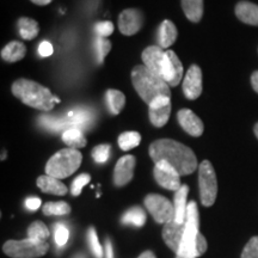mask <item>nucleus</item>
Masks as SVG:
<instances>
[{
    "label": "nucleus",
    "mask_w": 258,
    "mask_h": 258,
    "mask_svg": "<svg viewBox=\"0 0 258 258\" xmlns=\"http://www.w3.org/2000/svg\"><path fill=\"white\" fill-rule=\"evenodd\" d=\"M138 258H157V257H156V254L152 252V251H145V252L141 253Z\"/></svg>",
    "instance_id": "nucleus-46"
},
{
    "label": "nucleus",
    "mask_w": 258,
    "mask_h": 258,
    "mask_svg": "<svg viewBox=\"0 0 258 258\" xmlns=\"http://www.w3.org/2000/svg\"><path fill=\"white\" fill-rule=\"evenodd\" d=\"M69 122L74 128H86L91 124L92 115L89 110L85 109H78V110H71L69 112Z\"/></svg>",
    "instance_id": "nucleus-28"
},
{
    "label": "nucleus",
    "mask_w": 258,
    "mask_h": 258,
    "mask_svg": "<svg viewBox=\"0 0 258 258\" xmlns=\"http://www.w3.org/2000/svg\"><path fill=\"white\" fill-rule=\"evenodd\" d=\"M185 233L183 238L182 244H180L179 251L176 256L185 257V258H198L196 253V238L200 233V219H199V209L196 202L190 201L186 208V218H185Z\"/></svg>",
    "instance_id": "nucleus-5"
},
{
    "label": "nucleus",
    "mask_w": 258,
    "mask_h": 258,
    "mask_svg": "<svg viewBox=\"0 0 258 258\" xmlns=\"http://www.w3.org/2000/svg\"><path fill=\"white\" fill-rule=\"evenodd\" d=\"M106 103L112 115H118L125 104V96L118 90L110 89L106 91Z\"/></svg>",
    "instance_id": "nucleus-26"
},
{
    "label": "nucleus",
    "mask_w": 258,
    "mask_h": 258,
    "mask_svg": "<svg viewBox=\"0 0 258 258\" xmlns=\"http://www.w3.org/2000/svg\"><path fill=\"white\" fill-rule=\"evenodd\" d=\"M118 146L122 151H129L141 143V135L138 132H124L118 137Z\"/></svg>",
    "instance_id": "nucleus-29"
},
{
    "label": "nucleus",
    "mask_w": 258,
    "mask_h": 258,
    "mask_svg": "<svg viewBox=\"0 0 258 258\" xmlns=\"http://www.w3.org/2000/svg\"><path fill=\"white\" fill-rule=\"evenodd\" d=\"M254 134H256V137L258 139V123H256V125H254Z\"/></svg>",
    "instance_id": "nucleus-47"
},
{
    "label": "nucleus",
    "mask_w": 258,
    "mask_h": 258,
    "mask_svg": "<svg viewBox=\"0 0 258 258\" xmlns=\"http://www.w3.org/2000/svg\"><path fill=\"white\" fill-rule=\"evenodd\" d=\"M188 192L189 186L182 185L175 194V202H173V206H175V221L178 222V224L185 222L186 208H188V205H186Z\"/></svg>",
    "instance_id": "nucleus-21"
},
{
    "label": "nucleus",
    "mask_w": 258,
    "mask_h": 258,
    "mask_svg": "<svg viewBox=\"0 0 258 258\" xmlns=\"http://www.w3.org/2000/svg\"><path fill=\"white\" fill-rule=\"evenodd\" d=\"M132 83L135 91L147 105L159 97L171 98L169 84L148 70L145 64H138L132 70Z\"/></svg>",
    "instance_id": "nucleus-3"
},
{
    "label": "nucleus",
    "mask_w": 258,
    "mask_h": 258,
    "mask_svg": "<svg viewBox=\"0 0 258 258\" xmlns=\"http://www.w3.org/2000/svg\"><path fill=\"white\" fill-rule=\"evenodd\" d=\"M74 258H85V256H84V254H77Z\"/></svg>",
    "instance_id": "nucleus-48"
},
{
    "label": "nucleus",
    "mask_w": 258,
    "mask_h": 258,
    "mask_svg": "<svg viewBox=\"0 0 258 258\" xmlns=\"http://www.w3.org/2000/svg\"><path fill=\"white\" fill-rule=\"evenodd\" d=\"M70 238V231L63 224L54 225V240L59 247H62L66 245Z\"/></svg>",
    "instance_id": "nucleus-34"
},
{
    "label": "nucleus",
    "mask_w": 258,
    "mask_h": 258,
    "mask_svg": "<svg viewBox=\"0 0 258 258\" xmlns=\"http://www.w3.org/2000/svg\"><path fill=\"white\" fill-rule=\"evenodd\" d=\"M207 240H206V238L203 237L201 233H199L198 238H196V253H198V257L202 256L203 253L207 251Z\"/></svg>",
    "instance_id": "nucleus-40"
},
{
    "label": "nucleus",
    "mask_w": 258,
    "mask_h": 258,
    "mask_svg": "<svg viewBox=\"0 0 258 258\" xmlns=\"http://www.w3.org/2000/svg\"><path fill=\"white\" fill-rule=\"evenodd\" d=\"M49 250L47 241L30 239L9 240L3 246L4 253L11 258H37L46 254Z\"/></svg>",
    "instance_id": "nucleus-6"
},
{
    "label": "nucleus",
    "mask_w": 258,
    "mask_h": 258,
    "mask_svg": "<svg viewBox=\"0 0 258 258\" xmlns=\"http://www.w3.org/2000/svg\"><path fill=\"white\" fill-rule=\"evenodd\" d=\"M71 213V207L69 203L60 201V202H47L43 206V214L47 217L55 215V217H61V215H67Z\"/></svg>",
    "instance_id": "nucleus-30"
},
{
    "label": "nucleus",
    "mask_w": 258,
    "mask_h": 258,
    "mask_svg": "<svg viewBox=\"0 0 258 258\" xmlns=\"http://www.w3.org/2000/svg\"><path fill=\"white\" fill-rule=\"evenodd\" d=\"M145 207L158 224L165 225L175 220V206L164 196L150 194L145 199Z\"/></svg>",
    "instance_id": "nucleus-8"
},
{
    "label": "nucleus",
    "mask_w": 258,
    "mask_h": 258,
    "mask_svg": "<svg viewBox=\"0 0 258 258\" xmlns=\"http://www.w3.org/2000/svg\"><path fill=\"white\" fill-rule=\"evenodd\" d=\"M6 157V152L5 153H3V156H2V160H4V158Z\"/></svg>",
    "instance_id": "nucleus-49"
},
{
    "label": "nucleus",
    "mask_w": 258,
    "mask_h": 258,
    "mask_svg": "<svg viewBox=\"0 0 258 258\" xmlns=\"http://www.w3.org/2000/svg\"><path fill=\"white\" fill-rule=\"evenodd\" d=\"M19 35H21L22 38L24 40H34L35 37L37 36L38 32H40V27H38V23L35 19L28 18V17H22L18 19L17 22Z\"/></svg>",
    "instance_id": "nucleus-25"
},
{
    "label": "nucleus",
    "mask_w": 258,
    "mask_h": 258,
    "mask_svg": "<svg viewBox=\"0 0 258 258\" xmlns=\"http://www.w3.org/2000/svg\"><path fill=\"white\" fill-rule=\"evenodd\" d=\"M61 137H62L63 143L69 146V148H74V150L85 147L86 144H88L85 137H84L83 131L79 128L71 127L64 129Z\"/></svg>",
    "instance_id": "nucleus-23"
},
{
    "label": "nucleus",
    "mask_w": 258,
    "mask_h": 258,
    "mask_svg": "<svg viewBox=\"0 0 258 258\" xmlns=\"http://www.w3.org/2000/svg\"><path fill=\"white\" fill-rule=\"evenodd\" d=\"M54 53V48L48 41H43L41 42L40 46H38V54L42 57H48L50 56L51 54Z\"/></svg>",
    "instance_id": "nucleus-41"
},
{
    "label": "nucleus",
    "mask_w": 258,
    "mask_h": 258,
    "mask_svg": "<svg viewBox=\"0 0 258 258\" xmlns=\"http://www.w3.org/2000/svg\"><path fill=\"white\" fill-rule=\"evenodd\" d=\"M150 156L154 163L166 161L180 176L192 173L198 167V159L191 148L172 140V139H159L150 146Z\"/></svg>",
    "instance_id": "nucleus-1"
},
{
    "label": "nucleus",
    "mask_w": 258,
    "mask_h": 258,
    "mask_svg": "<svg viewBox=\"0 0 258 258\" xmlns=\"http://www.w3.org/2000/svg\"><path fill=\"white\" fill-rule=\"evenodd\" d=\"M91 180V176L89 173H83L77 177L76 179L73 180L72 185H71V192H72L73 196H79L82 194V190L84 186H85Z\"/></svg>",
    "instance_id": "nucleus-36"
},
{
    "label": "nucleus",
    "mask_w": 258,
    "mask_h": 258,
    "mask_svg": "<svg viewBox=\"0 0 258 258\" xmlns=\"http://www.w3.org/2000/svg\"><path fill=\"white\" fill-rule=\"evenodd\" d=\"M82 161L83 156L78 150H74V148L60 150L48 160L46 173L57 179L67 178L79 169Z\"/></svg>",
    "instance_id": "nucleus-4"
},
{
    "label": "nucleus",
    "mask_w": 258,
    "mask_h": 258,
    "mask_svg": "<svg viewBox=\"0 0 258 258\" xmlns=\"http://www.w3.org/2000/svg\"><path fill=\"white\" fill-rule=\"evenodd\" d=\"M89 243H90V247H91L93 256H95L96 258H102L103 257V249H102L101 244H99L98 237H97V233L93 227H91L89 230Z\"/></svg>",
    "instance_id": "nucleus-37"
},
{
    "label": "nucleus",
    "mask_w": 258,
    "mask_h": 258,
    "mask_svg": "<svg viewBox=\"0 0 258 258\" xmlns=\"http://www.w3.org/2000/svg\"><path fill=\"white\" fill-rule=\"evenodd\" d=\"M12 93L22 103L41 111H50L54 105L61 102L49 89L29 79L16 80L12 84Z\"/></svg>",
    "instance_id": "nucleus-2"
},
{
    "label": "nucleus",
    "mask_w": 258,
    "mask_h": 258,
    "mask_svg": "<svg viewBox=\"0 0 258 258\" xmlns=\"http://www.w3.org/2000/svg\"><path fill=\"white\" fill-rule=\"evenodd\" d=\"M186 224H178L175 220L167 222L163 228V239L165 244L170 247L173 252L177 253L179 251L180 244H182L183 238H184Z\"/></svg>",
    "instance_id": "nucleus-15"
},
{
    "label": "nucleus",
    "mask_w": 258,
    "mask_h": 258,
    "mask_svg": "<svg viewBox=\"0 0 258 258\" xmlns=\"http://www.w3.org/2000/svg\"><path fill=\"white\" fill-rule=\"evenodd\" d=\"M177 120L183 131L186 132L191 137H201L203 133V123L201 118L190 109H180L177 112Z\"/></svg>",
    "instance_id": "nucleus-16"
},
{
    "label": "nucleus",
    "mask_w": 258,
    "mask_h": 258,
    "mask_svg": "<svg viewBox=\"0 0 258 258\" xmlns=\"http://www.w3.org/2000/svg\"><path fill=\"white\" fill-rule=\"evenodd\" d=\"M251 85H252V89L258 93V71L252 73L251 76Z\"/></svg>",
    "instance_id": "nucleus-43"
},
{
    "label": "nucleus",
    "mask_w": 258,
    "mask_h": 258,
    "mask_svg": "<svg viewBox=\"0 0 258 258\" xmlns=\"http://www.w3.org/2000/svg\"><path fill=\"white\" fill-rule=\"evenodd\" d=\"M180 175L175 170V167L171 166L169 163L161 160L156 163L154 166V178L157 183L164 189L173 190L177 191L180 186Z\"/></svg>",
    "instance_id": "nucleus-9"
},
{
    "label": "nucleus",
    "mask_w": 258,
    "mask_h": 258,
    "mask_svg": "<svg viewBox=\"0 0 258 258\" xmlns=\"http://www.w3.org/2000/svg\"><path fill=\"white\" fill-rule=\"evenodd\" d=\"M171 114V102L169 97H159L148 104V115L154 127H163L167 123Z\"/></svg>",
    "instance_id": "nucleus-12"
},
{
    "label": "nucleus",
    "mask_w": 258,
    "mask_h": 258,
    "mask_svg": "<svg viewBox=\"0 0 258 258\" xmlns=\"http://www.w3.org/2000/svg\"><path fill=\"white\" fill-rule=\"evenodd\" d=\"M27 47L22 42L12 41L2 49V59L6 62H17L25 56Z\"/></svg>",
    "instance_id": "nucleus-22"
},
{
    "label": "nucleus",
    "mask_w": 258,
    "mask_h": 258,
    "mask_svg": "<svg viewBox=\"0 0 258 258\" xmlns=\"http://www.w3.org/2000/svg\"><path fill=\"white\" fill-rule=\"evenodd\" d=\"M111 153V146L108 144L98 145L92 150V158L96 163L104 164L110 158Z\"/></svg>",
    "instance_id": "nucleus-32"
},
{
    "label": "nucleus",
    "mask_w": 258,
    "mask_h": 258,
    "mask_svg": "<svg viewBox=\"0 0 258 258\" xmlns=\"http://www.w3.org/2000/svg\"><path fill=\"white\" fill-rule=\"evenodd\" d=\"M183 77V64L179 57L172 50L165 51V60L163 64V73L161 78L169 84L170 88H175L178 85Z\"/></svg>",
    "instance_id": "nucleus-10"
},
{
    "label": "nucleus",
    "mask_w": 258,
    "mask_h": 258,
    "mask_svg": "<svg viewBox=\"0 0 258 258\" xmlns=\"http://www.w3.org/2000/svg\"><path fill=\"white\" fill-rule=\"evenodd\" d=\"M145 66L148 70L152 71L154 74L159 76L161 78V73H163V64L165 60V51L163 48L159 46H150L143 51L141 55Z\"/></svg>",
    "instance_id": "nucleus-17"
},
{
    "label": "nucleus",
    "mask_w": 258,
    "mask_h": 258,
    "mask_svg": "<svg viewBox=\"0 0 258 258\" xmlns=\"http://www.w3.org/2000/svg\"><path fill=\"white\" fill-rule=\"evenodd\" d=\"M37 186L42 191L46 194H51V195L62 196L67 194L66 185L61 182L60 179L54 178L51 176H40L37 178Z\"/></svg>",
    "instance_id": "nucleus-19"
},
{
    "label": "nucleus",
    "mask_w": 258,
    "mask_h": 258,
    "mask_svg": "<svg viewBox=\"0 0 258 258\" xmlns=\"http://www.w3.org/2000/svg\"><path fill=\"white\" fill-rule=\"evenodd\" d=\"M111 49V42L106 40V37L98 36L96 40V50L97 56H98V63H103L104 57L108 55V53Z\"/></svg>",
    "instance_id": "nucleus-35"
},
{
    "label": "nucleus",
    "mask_w": 258,
    "mask_h": 258,
    "mask_svg": "<svg viewBox=\"0 0 258 258\" xmlns=\"http://www.w3.org/2000/svg\"><path fill=\"white\" fill-rule=\"evenodd\" d=\"M49 230H48L47 226L42 221H35L29 226L28 237L30 238V239L46 241L47 238H49Z\"/></svg>",
    "instance_id": "nucleus-31"
},
{
    "label": "nucleus",
    "mask_w": 258,
    "mask_h": 258,
    "mask_svg": "<svg viewBox=\"0 0 258 258\" xmlns=\"http://www.w3.org/2000/svg\"><path fill=\"white\" fill-rule=\"evenodd\" d=\"M200 198L205 207L214 205L218 195V180L214 167L209 160H203L199 166Z\"/></svg>",
    "instance_id": "nucleus-7"
},
{
    "label": "nucleus",
    "mask_w": 258,
    "mask_h": 258,
    "mask_svg": "<svg viewBox=\"0 0 258 258\" xmlns=\"http://www.w3.org/2000/svg\"><path fill=\"white\" fill-rule=\"evenodd\" d=\"M135 164V157L131 154L118 159L114 170V184L116 186H124L133 179Z\"/></svg>",
    "instance_id": "nucleus-14"
},
{
    "label": "nucleus",
    "mask_w": 258,
    "mask_h": 258,
    "mask_svg": "<svg viewBox=\"0 0 258 258\" xmlns=\"http://www.w3.org/2000/svg\"><path fill=\"white\" fill-rule=\"evenodd\" d=\"M186 18L192 23H199L203 16V0H180Z\"/></svg>",
    "instance_id": "nucleus-24"
},
{
    "label": "nucleus",
    "mask_w": 258,
    "mask_h": 258,
    "mask_svg": "<svg viewBox=\"0 0 258 258\" xmlns=\"http://www.w3.org/2000/svg\"><path fill=\"white\" fill-rule=\"evenodd\" d=\"M122 224L133 225L135 227H143L146 222V213L140 207H132L122 215Z\"/></svg>",
    "instance_id": "nucleus-27"
},
{
    "label": "nucleus",
    "mask_w": 258,
    "mask_h": 258,
    "mask_svg": "<svg viewBox=\"0 0 258 258\" xmlns=\"http://www.w3.org/2000/svg\"><path fill=\"white\" fill-rule=\"evenodd\" d=\"M235 16L245 24L258 27V5L250 2H239L235 6Z\"/></svg>",
    "instance_id": "nucleus-18"
},
{
    "label": "nucleus",
    "mask_w": 258,
    "mask_h": 258,
    "mask_svg": "<svg viewBox=\"0 0 258 258\" xmlns=\"http://www.w3.org/2000/svg\"><path fill=\"white\" fill-rule=\"evenodd\" d=\"M95 31L98 36L108 37L114 32V24L111 22H99L96 24Z\"/></svg>",
    "instance_id": "nucleus-39"
},
{
    "label": "nucleus",
    "mask_w": 258,
    "mask_h": 258,
    "mask_svg": "<svg viewBox=\"0 0 258 258\" xmlns=\"http://www.w3.org/2000/svg\"><path fill=\"white\" fill-rule=\"evenodd\" d=\"M241 258H258V237H252L245 245Z\"/></svg>",
    "instance_id": "nucleus-38"
},
{
    "label": "nucleus",
    "mask_w": 258,
    "mask_h": 258,
    "mask_svg": "<svg viewBox=\"0 0 258 258\" xmlns=\"http://www.w3.org/2000/svg\"><path fill=\"white\" fill-rule=\"evenodd\" d=\"M25 207L30 212H36L41 207V200L38 198H29L25 200Z\"/></svg>",
    "instance_id": "nucleus-42"
},
{
    "label": "nucleus",
    "mask_w": 258,
    "mask_h": 258,
    "mask_svg": "<svg viewBox=\"0 0 258 258\" xmlns=\"http://www.w3.org/2000/svg\"><path fill=\"white\" fill-rule=\"evenodd\" d=\"M183 92L190 101L198 99L202 93V71L198 64H191L183 80Z\"/></svg>",
    "instance_id": "nucleus-13"
},
{
    "label": "nucleus",
    "mask_w": 258,
    "mask_h": 258,
    "mask_svg": "<svg viewBox=\"0 0 258 258\" xmlns=\"http://www.w3.org/2000/svg\"><path fill=\"white\" fill-rule=\"evenodd\" d=\"M38 120H40V123L43 125V127L54 132L60 131V129L63 128L64 125L70 124L69 118H67V120H60V118L50 117V116H41Z\"/></svg>",
    "instance_id": "nucleus-33"
},
{
    "label": "nucleus",
    "mask_w": 258,
    "mask_h": 258,
    "mask_svg": "<svg viewBox=\"0 0 258 258\" xmlns=\"http://www.w3.org/2000/svg\"><path fill=\"white\" fill-rule=\"evenodd\" d=\"M176 258H185V257H180V256H177Z\"/></svg>",
    "instance_id": "nucleus-50"
},
{
    "label": "nucleus",
    "mask_w": 258,
    "mask_h": 258,
    "mask_svg": "<svg viewBox=\"0 0 258 258\" xmlns=\"http://www.w3.org/2000/svg\"><path fill=\"white\" fill-rule=\"evenodd\" d=\"M177 36H178V32H177L176 25L171 21H169V19H166V21H164L159 27V35H158V43H159V47L163 48V49L164 48L167 49V48L175 43Z\"/></svg>",
    "instance_id": "nucleus-20"
},
{
    "label": "nucleus",
    "mask_w": 258,
    "mask_h": 258,
    "mask_svg": "<svg viewBox=\"0 0 258 258\" xmlns=\"http://www.w3.org/2000/svg\"><path fill=\"white\" fill-rule=\"evenodd\" d=\"M144 15L138 9H127L120 14L118 28L125 36H133L143 28Z\"/></svg>",
    "instance_id": "nucleus-11"
},
{
    "label": "nucleus",
    "mask_w": 258,
    "mask_h": 258,
    "mask_svg": "<svg viewBox=\"0 0 258 258\" xmlns=\"http://www.w3.org/2000/svg\"><path fill=\"white\" fill-rule=\"evenodd\" d=\"M105 250H106V258H114V252H112V246L110 240H105Z\"/></svg>",
    "instance_id": "nucleus-44"
},
{
    "label": "nucleus",
    "mask_w": 258,
    "mask_h": 258,
    "mask_svg": "<svg viewBox=\"0 0 258 258\" xmlns=\"http://www.w3.org/2000/svg\"><path fill=\"white\" fill-rule=\"evenodd\" d=\"M30 2H32L34 4H36L38 6H46L48 4H50L53 0H30Z\"/></svg>",
    "instance_id": "nucleus-45"
}]
</instances>
